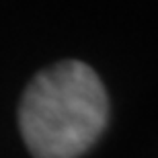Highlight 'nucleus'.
Instances as JSON below:
<instances>
[{
    "label": "nucleus",
    "instance_id": "f257e3e1",
    "mask_svg": "<svg viewBox=\"0 0 158 158\" xmlns=\"http://www.w3.org/2000/svg\"><path fill=\"white\" fill-rule=\"evenodd\" d=\"M109 121V97L99 74L66 60L41 70L25 88L19 127L35 158H78Z\"/></svg>",
    "mask_w": 158,
    "mask_h": 158
}]
</instances>
